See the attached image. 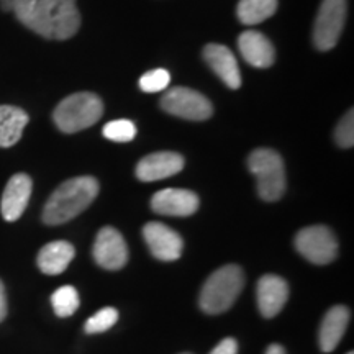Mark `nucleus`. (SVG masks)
Segmentation results:
<instances>
[{"label":"nucleus","mask_w":354,"mask_h":354,"mask_svg":"<svg viewBox=\"0 0 354 354\" xmlns=\"http://www.w3.org/2000/svg\"><path fill=\"white\" fill-rule=\"evenodd\" d=\"M2 10L46 39H69L81 26L76 0H2Z\"/></svg>","instance_id":"f257e3e1"},{"label":"nucleus","mask_w":354,"mask_h":354,"mask_svg":"<svg viewBox=\"0 0 354 354\" xmlns=\"http://www.w3.org/2000/svg\"><path fill=\"white\" fill-rule=\"evenodd\" d=\"M28 113L13 105H0V148L17 145L28 125Z\"/></svg>","instance_id":"6ab92c4d"},{"label":"nucleus","mask_w":354,"mask_h":354,"mask_svg":"<svg viewBox=\"0 0 354 354\" xmlns=\"http://www.w3.org/2000/svg\"><path fill=\"white\" fill-rule=\"evenodd\" d=\"M238 48H240L241 56L245 57L246 63L254 66V68H271L276 59V51H274L272 43L266 38L263 33L248 30L243 32L238 38Z\"/></svg>","instance_id":"dca6fc26"},{"label":"nucleus","mask_w":354,"mask_h":354,"mask_svg":"<svg viewBox=\"0 0 354 354\" xmlns=\"http://www.w3.org/2000/svg\"><path fill=\"white\" fill-rule=\"evenodd\" d=\"M161 107L174 117L192 122L209 120L214 113L210 100L201 92L187 87H174L167 91L161 99Z\"/></svg>","instance_id":"6e6552de"},{"label":"nucleus","mask_w":354,"mask_h":354,"mask_svg":"<svg viewBox=\"0 0 354 354\" xmlns=\"http://www.w3.org/2000/svg\"><path fill=\"white\" fill-rule=\"evenodd\" d=\"M203 57L210 69L218 76L230 88H238L241 86V73L238 68L236 57L223 44H207L203 48Z\"/></svg>","instance_id":"2eb2a0df"},{"label":"nucleus","mask_w":354,"mask_h":354,"mask_svg":"<svg viewBox=\"0 0 354 354\" xmlns=\"http://www.w3.org/2000/svg\"><path fill=\"white\" fill-rule=\"evenodd\" d=\"M201 201L197 194L185 189L159 190L151 198V209L159 215L190 216L198 210Z\"/></svg>","instance_id":"9b49d317"},{"label":"nucleus","mask_w":354,"mask_h":354,"mask_svg":"<svg viewBox=\"0 0 354 354\" xmlns=\"http://www.w3.org/2000/svg\"><path fill=\"white\" fill-rule=\"evenodd\" d=\"M99 183L91 176L73 177L57 187L48 198L43 209V221L46 225H63L76 218L99 196Z\"/></svg>","instance_id":"f03ea898"},{"label":"nucleus","mask_w":354,"mask_h":354,"mask_svg":"<svg viewBox=\"0 0 354 354\" xmlns=\"http://www.w3.org/2000/svg\"><path fill=\"white\" fill-rule=\"evenodd\" d=\"M143 238L151 254L159 261L171 263V261L179 259L183 254V238L161 221L146 223L143 227Z\"/></svg>","instance_id":"1a4fd4ad"},{"label":"nucleus","mask_w":354,"mask_h":354,"mask_svg":"<svg viewBox=\"0 0 354 354\" xmlns=\"http://www.w3.org/2000/svg\"><path fill=\"white\" fill-rule=\"evenodd\" d=\"M295 250L310 263L325 266L338 256V241L328 227L313 225L297 233Z\"/></svg>","instance_id":"0eeeda50"},{"label":"nucleus","mask_w":354,"mask_h":354,"mask_svg":"<svg viewBox=\"0 0 354 354\" xmlns=\"http://www.w3.org/2000/svg\"><path fill=\"white\" fill-rule=\"evenodd\" d=\"M7 317V295L6 287H3L2 281H0V322Z\"/></svg>","instance_id":"bb28decb"},{"label":"nucleus","mask_w":354,"mask_h":354,"mask_svg":"<svg viewBox=\"0 0 354 354\" xmlns=\"http://www.w3.org/2000/svg\"><path fill=\"white\" fill-rule=\"evenodd\" d=\"M76 256V250L74 246L68 241H53L44 245L39 250L37 263L39 271L46 276H57V274H63L71 261Z\"/></svg>","instance_id":"a211bd4d"},{"label":"nucleus","mask_w":354,"mask_h":354,"mask_svg":"<svg viewBox=\"0 0 354 354\" xmlns=\"http://www.w3.org/2000/svg\"><path fill=\"white\" fill-rule=\"evenodd\" d=\"M245 286V274L236 264H227L207 279L202 287L201 308L209 315H220L236 302Z\"/></svg>","instance_id":"7ed1b4c3"},{"label":"nucleus","mask_w":354,"mask_h":354,"mask_svg":"<svg viewBox=\"0 0 354 354\" xmlns=\"http://www.w3.org/2000/svg\"><path fill=\"white\" fill-rule=\"evenodd\" d=\"M348 323L349 310L344 305H336V307L326 312L322 322L320 333H318V343H320V349L323 353L335 351V348L338 346L344 336Z\"/></svg>","instance_id":"f3484780"},{"label":"nucleus","mask_w":354,"mask_h":354,"mask_svg":"<svg viewBox=\"0 0 354 354\" xmlns=\"http://www.w3.org/2000/svg\"><path fill=\"white\" fill-rule=\"evenodd\" d=\"M104 113V104L92 92H77L57 105L53 120L63 133H77L95 125Z\"/></svg>","instance_id":"20e7f679"},{"label":"nucleus","mask_w":354,"mask_h":354,"mask_svg":"<svg viewBox=\"0 0 354 354\" xmlns=\"http://www.w3.org/2000/svg\"><path fill=\"white\" fill-rule=\"evenodd\" d=\"M210 354H238V343L233 338H225L212 349Z\"/></svg>","instance_id":"a878e982"},{"label":"nucleus","mask_w":354,"mask_h":354,"mask_svg":"<svg viewBox=\"0 0 354 354\" xmlns=\"http://www.w3.org/2000/svg\"><path fill=\"white\" fill-rule=\"evenodd\" d=\"M348 354H353V351H349V353H348Z\"/></svg>","instance_id":"c85d7f7f"},{"label":"nucleus","mask_w":354,"mask_h":354,"mask_svg":"<svg viewBox=\"0 0 354 354\" xmlns=\"http://www.w3.org/2000/svg\"><path fill=\"white\" fill-rule=\"evenodd\" d=\"M33 183L28 174H15L10 177L6 189H3L2 201H0V212H2L3 220L17 221L24 215L28 205L30 197H32Z\"/></svg>","instance_id":"f8f14e48"},{"label":"nucleus","mask_w":354,"mask_h":354,"mask_svg":"<svg viewBox=\"0 0 354 354\" xmlns=\"http://www.w3.org/2000/svg\"><path fill=\"white\" fill-rule=\"evenodd\" d=\"M258 307L264 318H274L284 308L289 299V286L282 277L276 274H266L259 279L258 289Z\"/></svg>","instance_id":"4468645a"},{"label":"nucleus","mask_w":354,"mask_h":354,"mask_svg":"<svg viewBox=\"0 0 354 354\" xmlns=\"http://www.w3.org/2000/svg\"><path fill=\"white\" fill-rule=\"evenodd\" d=\"M183 354H190V353H183Z\"/></svg>","instance_id":"c756f323"},{"label":"nucleus","mask_w":354,"mask_h":354,"mask_svg":"<svg viewBox=\"0 0 354 354\" xmlns=\"http://www.w3.org/2000/svg\"><path fill=\"white\" fill-rule=\"evenodd\" d=\"M104 136L115 143H128L136 136V127L131 120H113L104 127Z\"/></svg>","instance_id":"5701e85b"},{"label":"nucleus","mask_w":354,"mask_h":354,"mask_svg":"<svg viewBox=\"0 0 354 354\" xmlns=\"http://www.w3.org/2000/svg\"><path fill=\"white\" fill-rule=\"evenodd\" d=\"M184 167V158L172 151L153 153L145 156L136 166V177L141 183H156L179 174Z\"/></svg>","instance_id":"ddd939ff"},{"label":"nucleus","mask_w":354,"mask_h":354,"mask_svg":"<svg viewBox=\"0 0 354 354\" xmlns=\"http://www.w3.org/2000/svg\"><path fill=\"white\" fill-rule=\"evenodd\" d=\"M335 141L339 148H353L354 145V112H349L342 118L335 130Z\"/></svg>","instance_id":"393cba45"},{"label":"nucleus","mask_w":354,"mask_h":354,"mask_svg":"<svg viewBox=\"0 0 354 354\" xmlns=\"http://www.w3.org/2000/svg\"><path fill=\"white\" fill-rule=\"evenodd\" d=\"M118 320V310L113 307H105L99 310V312L94 313L84 325V330L88 335H97V333H104L112 328V326L117 323Z\"/></svg>","instance_id":"4be33fe9"},{"label":"nucleus","mask_w":354,"mask_h":354,"mask_svg":"<svg viewBox=\"0 0 354 354\" xmlns=\"http://www.w3.org/2000/svg\"><path fill=\"white\" fill-rule=\"evenodd\" d=\"M51 305L57 317L66 318L76 313L81 305V299L73 286H63L51 295Z\"/></svg>","instance_id":"412c9836"},{"label":"nucleus","mask_w":354,"mask_h":354,"mask_svg":"<svg viewBox=\"0 0 354 354\" xmlns=\"http://www.w3.org/2000/svg\"><path fill=\"white\" fill-rule=\"evenodd\" d=\"M248 167L258 177V194L266 202H277L286 192V169L281 154L258 148L248 158Z\"/></svg>","instance_id":"39448f33"},{"label":"nucleus","mask_w":354,"mask_h":354,"mask_svg":"<svg viewBox=\"0 0 354 354\" xmlns=\"http://www.w3.org/2000/svg\"><path fill=\"white\" fill-rule=\"evenodd\" d=\"M266 354H286V349L281 346V344L274 343L269 346L268 349H266Z\"/></svg>","instance_id":"cd10ccee"},{"label":"nucleus","mask_w":354,"mask_h":354,"mask_svg":"<svg viewBox=\"0 0 354 354\" xmlns=\"http://www.w3.org/2000/svg\"><path fill=\"white\" fill-rule=\"evenodd\" d=\"M169 82H171V74L167 73L166 69H154L141 76L140 88L143 92L151 94V92L165 91V88H167V86H169Z\"/></svg>","instance_id":"b1692460"},{"label":"nucleus","mask_w":354,"mask_h":354,"mask_svg":"<svg viewBox=\"0 0 354 354\" xmlns=\"http://www.w3.org/2000/svg\"><path fill=\"white\" fill-rule=\"evenodd\" d=\"M346 0H323L312 33L318 51H330L338 44L346 21Z\"/></svg>","instance_id":"423d86ee"},{"label":"nucleus","mask_w":354,"mask_h":354,"mask_svg":"<svg viewBox=\"0 0 354 354\" xmlns=\"http://www.w3.org/2000/svg\"><path fill=\"white\" fill-rule=\"evenodd\" d=\"M94 259L109 271L122 269L128 261V248L122 233L112 227H104L94 243Z\"/></svg>","instance_id":"9d476101"},{"label":"nucleus","mask_w":354,"mask_h":354,"mask_svg":"<svg viewBox=\"0 0 354 354\" xmlns=\"http://www.w3.org/2000/svg\"><path fill=\"white\" fill-rule=\"evenodd\" d=\"M277 10V0H240L238 19L245 25H258L271 19Z\"/></svg>","instance_id":"aec40b11"}]
</instances>
